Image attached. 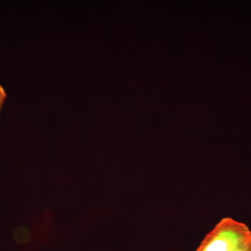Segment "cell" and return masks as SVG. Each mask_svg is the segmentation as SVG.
<instances>
[{
	"mask_svg": "<svg viewBox=\"0 0 251 251\" xmlns=\"http://www.w3.org/2000/svg\"><path fill=\"white\" fill-rule=\"evenodd\" d=\"M197 251H251V231L244 223L224 218L206 236Z\"/></svg>",
	"mask_w": 251,
	"mask_h": 251,
	"instance_id": "6da1fadb",
	"label": "cell"
},
{
	"mask_svg": "<svg viewBox=\"0 0 251 251\" xmlns=\"http://www.w3.org/2000/svg\"><path fill=\"white\" fill-rule=\"evenodd\" d=\"M6 97H7V95H6V91H5L3 86L0 85V112H1V108H2L3 105H4Z\"/></svg>",
	"mask_w": 251,
	"mask_h": 251,
	"instance_id": "7a4b0ae2",
	"label": "cell"
}]
</instances>
